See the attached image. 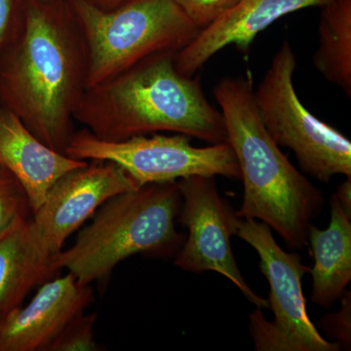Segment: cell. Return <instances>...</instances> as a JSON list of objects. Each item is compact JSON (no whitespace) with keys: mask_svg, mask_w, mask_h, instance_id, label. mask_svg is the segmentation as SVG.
Wrapping results in <instances>:
<instances>
[{"mask_svg":"<svg viewBox=\"0 0 351 351\" xmlns=\"http://www.w3.org/2000/svg\"><path fill=\"white\" fill-rule=\"evenodd\" d=\"M68 1L87 46L88 88L154 55L178 53L200 32L173 0H126L110 11Z\"/></svg>","mask_w":351,"mask_h":351,"instance_id":"obj_5","label":"cell"},{"mask_svg":"<svg viewBox=\"0 0 351 351\" xmlns=\"http://www.w3.org/2000/svg\"><path fill=\"white\" fill-rule=\"evenodd\" d=\"M64 154L78 160L112 161L123 168L138 188L193 176L241 179L239 161L228 142L196 147L182 134L156 133L112 142L96 138L84 128L75 131Z\"/></svg>","mask_w":351,"mask_h":351,"instance_id":"obj_8","label":"cell"},{"mask_svg":"<svg viewBox=\"0 0 351 351\" xmlns=\"http://www.w3.org/2000/svg\"><path fill=\"white\" fill-rule=\"evenodd\" d=\"M177 182L140 186L104 203L71 248L54 258L82 285L106 278L125 258L137 254H165L182 242L175 218L181 207Z\"/></svg>","mask_w":351,"mask_h":351,"instance_id":"obj_4","label":"cell"},{"mask_svg":"<svg viewBox=\"0 0 351 351\" xmlns=\"http://www.w3.org/2000/svg\"><path fill=\"white\" fill-rule=\"evenodd\" d=\"M93 300L90 285L73 274L43 283L27 306L0 320V351L48 350L51 343Z\"/></svg>","mask_w":351,"mask_h":351,"instance_id":"obj_11","label":"cell"},{"mask_svg":"<svg viewBox=\"0 0 351 351\" xmlns=\"http://www.w3.org/2000/svg\"><path fill=\"white\" fill-rule=\"evenodd\" d=\"M257 251L261 272L269 284V308L274 320L267 322L260 307L251 314V334L260 351H337L338 343L322 338L309 318L302 279L311 269L298 253L284 251L269 226L257 219L239 218L235 234Z\"/></svg>","mask_w":351,"mask_h":351,"instance_id":"obj_7","label":"cell"},{"mask_svg":"<svg viewBox=\"0 0 351 351\" xmlns=\"http://www.w3.org/2000/svg\"><path fill=\"white\" fill-rule=\"evenodd\" d=\"M335 196L345 213L351 219V177L346 178V181L338 186Z\"/></svg>","mask_w":351,"mask_h":351,"instance_id":"obj_22","label":"cell"},{"mask_svg":"<svg viewBox=\"0 0 351 351\" xmlns=\"http://www.w3.org/2000/svg\"><path fill=\"white\" fill-rule=\"evenodd\" d=\"M96 313L80 314L71 321L51 343L48 351H98L95 341Z\"/></svg>","mask_w":351,"mask_h":351,"instance_id":"obj_18","label":"cell"},{"mask_svg":"<svg viewBox=\"0 0 351 351\" xmlns=\"http://www.w3.org/2000/svg\"><path fill=\"white\" fill-rule=\"evenodd\" d=\"M138 186L123 168L112 161L90 160L66 173L51 186L29 221L36 250L47 258L63 250L64 241L113 196Z\"/></svg>","mask_w":351,"mask_h":351,"instance_id":"obj_10","label":"cell"},{"mask_svg":"<svg viewBox=\"0 0 351 351\" xmlns=\"http://www.w3.org/2000/svg\"><path fill=\"white\" fill-rule=\"evenodd\" d=\"M332 0H239L216 22L202 29L175 55L176 69L193 76L215 54L228 45L246 53L258 34L288 14L323 7Z\"/></svg>","mask_w":351,"mask_h":351,"instance_id":"obj_12","label":"cell"},{"mask_svg":"<svg viewBox=\"0 0 351 351\" xmlns=\"http://www.w3.org/2000/svg\"><path fill=\"white\" fill-rule=\"evenodd\" d=\"M315 69L351 97V0H332L322 7Z\"/></svg>","mask_w":351,"mask_h":351,"instance_id":"obj_16","label":"cell"},{"mask_svg":"<svg viewBox=\"0 0 351 351\" xmlns=\"http://www.w3.org/2000/svg\"><path fill=\"white\" fill-rule=\"evenodd\" d=\"M331 219L326 230L309 228L308 240L313 256L311 300L329 307L341 299L351 280V219L335 195L330 199Z\"/></svg>","mask_w":351,"mask_h":351,"instance_id":"obj_14","label":"cell"},{"mask_svg":"<svg viewBox=\"0 0 351 351\" xmlns=\"http://www.w3.org/2000/svg\"><path fill=\"white\" fill-rule=\"evenodd\" d=\"M29 221L0 239V320L58 271L54 260L43 257L32 244Z\"/></svg>","mask_w":351,"mask_h":351,"instance_id":"obj_15","label":"cell"},{"mask_svg":"<svg viewBox=\"0 0 351 351\" xmlns=\"http://www.w3.org/2000/svg\"><path fill=\"white\" fill-rule=\"evenodd\" d=\"M88 69L86 43L68 0H25L19 29L0 60V104L64 154Z\"/></svg>","mask_w":351,"mask_h":351,"instance_id":"obj_1","label":"cell"},{"mask_svg":"<svg viewBox=\"0 0 351 351\" xmlns=\"http://www.w3.org/2000/svg\"><path fill=\"white\" fill-rule=\"evenodd\" d=\"M198 29H206L239 0H173Z\"/></svg>","mask_w":351,"mask_h":351,"instance_id":"obj_19","label":"cell"},{"mask_svg":"<svg viewBox=\"0 0 351 351\" xmlns=\"http://www.w3.org/2000/svg\"><path fill=\"white\" fill-rule=\"evenodd\" d=\"M86 1L101 10L110 11L121 5L126 0H86Z\"/></svg>","mask_w":351,"mask_h":351,"instance_id":"obj_23","label":"cell"},{"mask_svg":"<svg viewBox=\"0 0 351 351\" xmlns=\"http://www.w3.org/2000/svg\"><path fill=\"white\" fill-rule=\"evenodd\" d=\"M176 54L154 55L87 88L75 121L95 137L112 142L158 132L210 145L228 142L223 113L208 101L198 78L176 69Z\"/></svg>","mask_w":351,"mask_h":351,"instance_id":"obj_2","label":"cell"},{"mask_svg":"<svg viewBox=\"0 0 351 351\" xmlns=\"http://www.w3.org/2000/svg\"><path fill=\"white\" fill-rule=\"evenodd\" d=\"M213 93L243 181V202L235 214L269 226L290 249L304 248L324 196L267 133L254 101L251 73L223 78Z\"/></svg>","mask_w":351,"mask_h":351,"instance_id":"obj_3","label":"cell"},{"mask_svg":"<svg viewBox=\"0 0 351 351\" xmlns=\"http://www.w3.org/2000/svg\"><path fill=\"white\" fill-rule=\"evenodd\" d=\"M87 163L51 149L15 113L0 104V166L21 182L32 214L43 205L58 179Z\"/></svg>","mask_w":351,"mask_h":351,"instance_id":"obj_13","label":"cell"},{"mask_svg":"<svg viewBox=\"0 0 351 351\" xmlns=\"http://www.w3.org/2000/svg\"><path fill=\"white\" fill-rule=\"evenodd\" d=\"M295 66L294 50L284 40L254 89L265 128L278 147L294 152L302 172L314 179L329 182L336 175L351 177L350 141L302 105L293 82Z\"/></svg>","mask_w":351,"mask_h":351,"instance_id":"obj_6","label":"cell"},{"mask_svg":"<svg viewBox=\"0 0 351 351\" xmlns=\"http://www.w3.org/2000/svg\"><path fill=\"white\" fill-rule=\"evenodd\" d=\"M31 204L25 189L0 166V239L25 225L32 218Z\"/></svg>","mask_w":351,"mask_h":351,"instance_id":"obj_17","label":"cell"},{"mask_svg":"<svg viewBox=\"0 0 351 351\" xmlns=\"http://www.w3.org/2000/svg\"><path fill=\"white\" fill-rule=\"evenodd\" d=\"M341 309L337 313L328 314L320 321L321 327L332 339L339 341V346L350 348L351 343V294L350 291L341 297Z\"/></svg>","mask_w":351,"mask_h":351,"instance_id":"obj_20","label":"cell"},{"mask_svg":"<svg viewBox=\"0 0 351 351\" xmlns=\"http://www.w3.org/2000/svg\"><path fill=\"white\" fill-rule=\"evenodd\" d=\"M25 0H0V60L19 29Z\"/></svg>","mask_w":351,"mask_h":351,"instance_id":"obj_21","label":"cell"},{"mask_svg":"<svg viewBox=\"0 0 351 351\" xmlns=\"http://www.w3.org/2000/svg\"><path fill=\"white\" fill-rule=\"evenodd\" d=\"M36 1H39V2H52V1H55V0H36Z\"/></svg>","mask_w":351,"mask_h":351,"instance_id":"obj_24","label":"cell"},{"mask_svg":"<svg viewBox=\"0 0 351 351\" xmlns=\"http://www.w3.org/2000/svg\"><path fill=\"white\" fill-rule=\"evenodd\" d=\"M177 182L182 198L180 223L188 228L189 237L175 265L195 274L218 272L252 304L269 308L267 300L256 294L240 272L230 243L237 216L219 195L214 177L193 176Z\"/></svg>","mask_w":351,"mask_h":351,"instance_id":"obj_9","label":"cell"}]
</instances>
